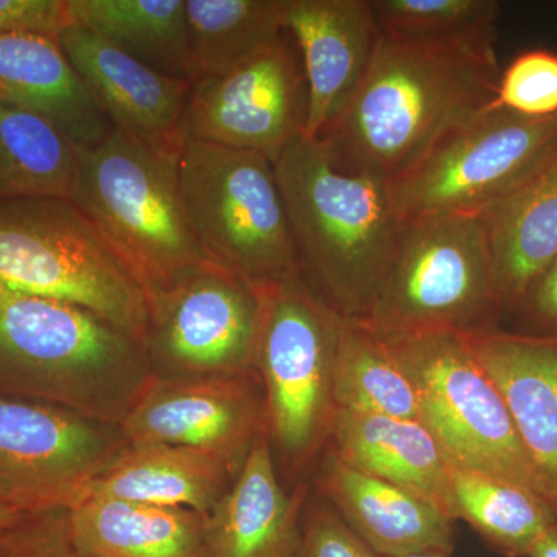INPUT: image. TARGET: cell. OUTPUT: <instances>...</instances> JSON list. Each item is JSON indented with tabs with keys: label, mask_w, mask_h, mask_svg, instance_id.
<instances>
[{
	"label": "cell",
	"mask_w": 557,
	"mask_h": 557,
	"mask_svg": "<svg viewBox=\"0 0 557 557\" xmlns=\"http://www.w3.org/2000/svg\"><path fill=\"white\" fill-rule=\"evenodd\" d=\"M496 50L383 35L375 60L317 141L335 170L392 182L493 100Z\"/></svg>",
	"instance_id": "1"
},
{
	"label": "cell",
	"mask_w": 557,
	"mask_h": 557,
	"mask_svg": "<svg viewBox=\"0 0 557 557\" xmlns=\"http://www.w3.org/2000/svg\"><path fill=\"white\" fill-rule=\"evenodd\" d=\"M274 170L304 284L344 319L368 321L405 226L388 185L335 170L306 135L289 143Z\"/></svg>",
	"instance_id": "2"
},
{
	"label": "cell",
	"mask_w": 557,
	"mask_h": 557,
	"mask_svg": "<svg viewBox=\"0 0 557 557\" xmlns=\"http://www.w3.org/2000/svg\"><path fill=\"white\" fill-rule=\"evenodd\" d=\"M153 375L145 346L91 311L0 288V397L120 424Z\"/></svg>",
	"instance_id": "3"
},
{
	"label": "cell",
	"mask_w": 557,
	"mask_h": 557,
	"mask_svg": "<svg viewBox=\"0 0 557 557\" xmlns=\"http://www.w3.org/2000/svg\"><path fill=\"white\" fill-rule=\"evenodd\" d=\"M70 201L134 271L146 298L209 259L189 223L177 161L126 132L78 149Z\"/></svg>",
	"instance_id": "4"
},
{
	"label": "cell",
	"mask_w": 557,
	"mask_h": 557,
	"mask_svg": "<svg viewBox=\"0 0 557 557\" xmlns=\"http://www.w3.org/2000/svg\"><path fill=\"white\" fill-rule=\"evenodd\" d=\"M0 288L89 310L143 346L148 338L145 288L67 199L0 201Z\"/></svg>",
	"instance_id": "5"
},
{
	"label": "cell",
	"mask_w": 557,
	"mask_h": 557,
	"mask_svg": "<svg viewBox=\"0 0 557 557\" xmlns=\"http://www.w3.org/2000/svg\"><path fill=\"white\" fill-rule=\"evenodd\" d=\"M496 265L480 214L408 220L368 324L383 338L500 327Z\"/></svg>",
	"instance_id": "6"
},
{
	"label": "cell",
	"mask_w": 557,
	"mask_h": 557,
	"mask_svg": "<svg viewBox=\"0 0 557 557\" xmlns=\"http://www.w3.org/2000/svg\"><path fill=\"white\" fill-rule=\"evenodd\" d=\"M177 168L190 226L209 259L260 288L299 276L273 161L188 138Z\"/></svg>",
	"instance_id": "7"
},
{
	"label": "cell",
	"mask_w": 557,
	"mask_h": 557,
	"mask_svg": "<svg viewBox=\"0 0 557 557\" xmlns=\"http://www.w3.org/2000/svg\"><path fill=\"white\" fill-rule=\"evenodd\" d=\"M383 339L416 391L421 423L450 463L527 487L556 511L500 392L467 336L423 333Z\"/></svg>",
	"instance_id": "8"
},
{
	"label": "cell",
	"mask_w": 557,
	"mask_h": 557,
	"mask_svg": "<svg viewBox=\"0 0 557 557\" xmlns=\"http://www.w3.org/2000/svg\"><path fill=\"white\" fill-rule=\"evenodd\" d=\"M344 318L300 276L263 287L255 372L271 446L293 468L327 448L335 418L333 375Z\"/></svg>",
	"instance_id": "9"
},
{
	"label": "cell",
	"mask_w": 557,
	"mask_h": 557,
	"mask_svg": "<svg viewBox=\"0 0 557 557\" xmlns=\"http://www.w3.org/2000/svg\"><path fill=\"white\" fill-rule=\"evenodd\" d=\"M556 143L557 115L480 110L388 185L392 203L403 222L482 214L536 170Z\"/></svg>",
	"instance_id": "10"
},
{
	"label": "cell",
	"mask_w": 557,
	"mask_h": 557,
	"mask_svg": "<svg viewBox=\"0 0 557 557\" xmlns=\"http://www.w3.org/2000/svg\"><path fill=\"white\" fill-rule=\"evenodd\" d=\"M146 351L156 375L255 372L263 288L207 259L148 295Z\"/></svg>",
	"instance_id": "11"
},
{
	"label": "cell",
	"mask_w": 557,
	"mask_h": 557,
	"mask_svg": "<svg viewBox=\"0 0 557 557\" xmlns=\"http://www.w3.org/2000/svg\"><path fill=\"white\" fill-rule=\"evenodd\" d=\"M127 445L120 424L0 397V504L20 512L75 508Z\"/></svg>",
	"instance_id": "12"
},
{
	"label": "cell",
	"mask_w": 557,
	"mask_h": 557,
	"mask_svg": "<svg viewBox=\"0 0 557 557\" xmlns=\"http://www.w3.org/2000/svg\"><path fill=\"white\" fill-rule=\"evenodd\" d=\"M309 87L288 30L267 49L190 84L186 139L249 150L270 161L306 132Z\"/></svg>",
	"instance_id": "13"
},
{
	"label": "cell",
	"mask_w": 557,
	"mask_h": 557,
	"mask_svg": "<svg viewBox=\"0 0 557 557\" xmlns=\"http://www.w3.org/2000/svg\"><path fill=\"white\" fill-rule=\"evenodd\" d=\"M120 428L129 443L201 450L240 469L267 431L262 387L256 373L153 375Z\"/></svg>",
	"instance_id": "14"
},
{
	"label": "cell",
	"mask_w": 557,
	"mask_h": 557,
	"mask_svg": "<svg viewBox=\"0 0 557 557\" xmlns=\"http://www.w3.org/2000/svg\"><path fill=\"white\" fill-rule=\"evenodd\" d=\"M58 40L113 127L178 161L190 83L148 67L81 25L69 24Z\"/></svg>",
	"instance_id": "15"
},
{
	"label": "cell",
	"mask_w": 557,
	"mask_h": 557,
	"mask_svg": "<svg viewBox=\"0 0 557 557\" xmlns=\"http://www.w3.org/2000/svg\"><path fill=\"white\" fill-rule=\"evenodd\" d=\"M287 30L309 87L304 135L317 139L368 75L383 32L370 0H288Z\"/></svg>",
	"instance_id": "16"
},
{
	"label": "cell",
	"mask_w": 557,
	"mask_h": 557,
	"mask_svg": "<svg viewBox=\"0 0 557 557\" xmlns=\"http://www.w3.org/2000/svg\"><path fill=\"white\" fill-rule=\"evenodd\" d=\"M317 493L380 557L454 552L456 530L434 505L386 480L348 467L325 450Z\"/></svg>",
	"instance_id": "17"
},
{
	"label": "cell",
	"mask_w": 557,
	"mask_h": 557,
	"mask_svg": "<svg viewBox=\"0 0 557 557\" xmlns=\"http://www.w3.org/2000/svg\"><path fill=\"white\" fill-rule=\"evenodd\" d=\"M307 487L287 494L269 431L252 443L236 478L205 518V557H296Z\"/></svg>",
	"instance_id": "18"
},
{
	"label": "cell",
	"mask_w": 557,
	"mask_h": 557,
	"mask_svg": "<svg viewBox=\"0 0 557 557\" xmlns=\"http://www.w3.org/2000/svg\"><path fill=\"white\" fill-rule=\"evenodd\" d=\"M465 336L500 392L557 511V339L500 327Z\"/></svg>",
	"instance_id": "19"
},
{
	"label": "cell",
	"mask_w": 557,
	"mask_h": 557,
	"mask_svg": "<svg viewBox=\"0 0 557 557\" xmlns=\"http://www.w3.org/2000/svg\"><path fill=\"white\" fill-rule=\"evenodd\" d=\"M0 104L50 121L76 149L91 148L115 129L60 40L44 33L0 35Z\"/></svg>",
	"instance_id": "20"
},
{
	"label": "cell",
	"mask_w": 557,
	"mask_h": 557,
	"mask_svg": "<svg viewBox=\"0 0 557 557\" xmlns=\"http://www.w3.org/2000/svg\"><path fill=\"white\" fill-rule=\"evenodd\" d=\"M327 450L348 467L424 498L457 522L448 458L420 420L336 410Z\"/></svg>",
	"instance_id": "21"
},
{
	"label": "cell",
	"mask_w": 557,
	"mask_h": 557,
	"mask_svg": "<svg viewBox=\"0 0 557 557\" xmlns=\"http://www.w3.org/2000/svg\"><path fill=\"white\" fill-rule=\"evenodd\" d=\"M480 218L490 236L505 317L557 259V143L536 170Z\"/></svg>",
	"instance_id": "22"
},
{
	"label": "cell",
	"mask_w": 557,
	"mask_h": 557,
	"mask_svg": "<svg viewBox=\"0 0 557 557\" xmlns=\"http://www.w3.org/2000/svg\"><path fill=\"white\" fill-rule=\"evenodd\" d=\"M237 471L222 458L201 450L129 443L95 483L91 496L188 508L207 518Z\"/></svg>",
	"instance_id": "23"
},
{
	"label": "cell",
	"mask_w": 557,
	"mask_h": 557,
	"mask_svg": "<svg viewBox=\"0 0 557 557\" xmlns=\"http://www.w3.org/2000/svg\"><path fill=\"white\" fill-rule=\"evenodd\" d=\"M69 523L91 557H205V516L188 508L90 496Z\"/></svg>",
	"instance_id": "24"
},
{
	"label": "cell",
	"mask_w": 557,
	"mask_h": 557,
	"mask_svg": "<svg viewBox=\"0 0 557 557\" xmlns=\"http://www.w3.org/2000/svg\"><path fill=\"white\" fill-rule=\"evenodd\" d=\"M70 24L102 39L148 67L188 81L186 0H65Z\"/></svg>",
	"instance_id": "25"
},
{
	"label": "cell",
	"mask_w": 557,
	"mask_h": 557,
	"mask_svg": "<svg viewBox=\"0 0 557 557\" xmlns=\"http://www.w3.org/2000/svg\"><path fill=\"white\" fill-rule=\"evenodd\" d=\"M448 475L456 520L498 555L528 557L539 539L557 530L555 509L533 491L449 460Z\"/></svg>",
	"instance_id": "26"
},
{
	"label": "cell",
	"mask_w": 557,
	"mask_h": 557,
	"mask_svg": "<svg viewBox=\"0 0 557 557\" xmlns=\"http://www.w3.org/2000/svg\"><path fill=\"white\" fill-rule=\"evenodd\" d=\"M288 0H186L190 84L267 49L287 32Z\"/></svg>",
	"instance_id": "27"
},
{
	"label": "cell",
	"mask_w": 557,
	"mask_h": 557,
	"mask_svg": "<svg viewBox=\"0 0 557 557\" xmlns=\"http://www.w3.org/2000/svg\"><path fill=\"white\" fill-rule=\"evenodd\" d=\"M78 149L50 121L0 104V201L67 199Z\"/></svg>",
	"instance_id": "28"
},
{
	"label": "cell",
	"mask_w": 557,
	"mask_h": 557,
	"mask_svg": "<svg viewBox=\"0 0 557 557\" xmlns=\"http://www.w3.org/2000/svg\"><path fill=\"white\" fill-rule=\"evenodd\" d=\"M336 410L420 420L416 391L386 341L368 322L344 319L335 375Z\"/></svg>",
	"instance_id": "29"
},
{
	"label": "cell",
	"mask_w": 557,
	"mask_h": 557,
	"mask_svg": "<svg viewBox=\"0 0 557 557\" xmlns=\"http://www.w3.org/2000/svg\"><path fill=\"white\" fill-rule=\"evenodd\" d=\"M383 35L413 42L496 50L500 2L370 0Z\"/></svg>",
	"instance_id": "30"
},
{
	"label": "cell",
	"mask_w": 557,
	"mask_h": 557,
	"mask_svg": "<svg viewBox=\"0 0 557 557\" xmlns=\"http://www.w3.org/2000/svg\"><path fill=\"white\" fill-rule=\"evenodd\" d=\"M486 110H508L527 119L557 115V53L522 51L502 70Z\"/></svg>",
	"instance_id": "31"
},
{
	"label": "cell",
	"mask_w": 557,
	"mask_h": 557,
	"mask_svg": "<svg viewBox=\"0 0 557 557\" xmlns=\"http://www.w3.org/2000/svg\"><path fill=\"white\" fill-rule=\"evenodd\" d=\"M0 557H91L79 548L69 523V509L22 512L0 531Z\"/></svg>",
	"instance_id": "32"
},
{
	"label": "cell",
	"mask_w": 557,
	"mask_h": 557,
	"mask_svg": "<svg viewBox=\"0 0 557 557\" xmlns=\"http://www.w3.org/2000/svg\"><path fill=\"white\" fill-rule=\"evenodd\" d=\"M296 557H380L364 544L321 497L304 508Z\"/></svg>",
	"instance_id": "33"
},
{
	"label": "cell",
	"mask_w": 557,
	"mask_h": 557,
	"mask_svg": "<svg viewBox=\"0 0 557 557\" xmlns=\"http://www.w3.org/2000/svg\"><path fill=\"white\" fill-rule=\"evenodd\" d=\"M509 332L557 339V259L542 271L522 298L505 313ZM500 322V325H502Z\"/></svg>",
	"instance_id": "34"
},
{
	"label": "cell",
	"mask_w": 557,
	"mask_h": 557,
	"mask_svg": "<svg viewBox=\"0 0 557 557\" xmlns=\"http://www.w3.org/2000/svg\"><path fill=\"white\" fill-rule=\"evenodd\" d=\"M69 24L65 0H0V35L33 32L58 38Z\"/></svg>",
	"instance_id": "35"
},
{
	"label": "cell",
	"mask_w": 557,
	"mask_h": 557,
	"mask_svg": "<svg viewBox=\"0 0 557 557\" xmlns=\"http://www.w3.org/2000/svg\"><path fill=\"white\" fill-rule=\"evenodd\" d=\"M528 557H557V530L548 531L539 539Z\"/></svg>",
	"instance_id": "36"
},
{
	"label": "cell",
	"mask_w": 557,
	"mask_h": 557,
	"mask_svg": "<svg viewBox=\"0 0 557 557\" xmlns=\"http://www.w3.org/2000/svg\"><path fill=\"white\" fill-rule=\"evenodd\" d=\"M22 512L16 511V509L7 507V505L0 504V531L5 530L10 523H13L14 520L20 518Z\"/></svg>",
	"instance_id": "37"
},
{
	"label": "cell",
	"mask_w": 557,
	"mask_h": 557,
	"mask_svg": "<svg viewBox=\"0 0 557 557\" xmlns=\"http://www.w3.org/2000/svg\"><path fill=\"white\" fill-rule=\"evenodd\" d=\"M405 557H450L448 553L443 552H424V553H417V555H410Z\"/></svg>",
	"instance_id": "38"
}]
</instances>
